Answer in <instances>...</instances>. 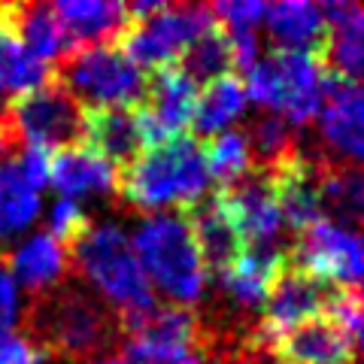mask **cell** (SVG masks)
I'll list each match as a JSON object with an SVG mask.
<instances>
[{
  "label": "cell",
  "instance_id": "ba28073f",
  "mask_svg": "<svg viewBox=\"0 0 364 364\" xmlns=\"http://www.w3.org/2000/svg\"><path fill=\"white\" fill-rule=\"evenodd\" d=\"M210 6H164L155 16L131 21L119 40V49L140 67L143 73L176 64L186 46L213 25Z\"/></svg>",
  "mask_w": 364,
  "mask_h": 364
},
{
  "label": "cell",
  "instance_id": "5b68a950",
  "mask_svg": "<svg viewBox=\"0 0 364 364\" xmlns=\"http://www.w3.org/2000/svg\"><path fill=\"white\" fill-rule=\"evenodd\" d=\"M52 79L82 109H136L146 95V73L119 46L70 49L52 67Z\"/></svg>",
  "mask_w": 364,
  "mask_h": 364
},
{
  "label": "cell",
  "instance_id": "7402d4cb",
  "mask_svg": "<svg viewBox=\"0 0 364 364\" xmlns=\"http://www.w3.org/2000/svg\"><path fill=\"white\" fill-rule=\"evenodd\" d=\"M4 9H6V21L16 33V40L46 67H55L73 49L58 16H55V6H49V4H4Z\"/></svg>",
  "mask_w": 364,
  "mask_h": 364
},
{
  "label": "cell",
  "instance_id": "9c48e42d",
  "mask_svg": "<svg viewBox=\"0 0 364 364\" xmlns=\"http://www.w3.org/2000/svg\"><path fill=\"white\" fill-rule=\"evenodd\" d=\"M289 261L301 270L313 273L316 279L331 282L340 289H358L361 286V237L355 231H346L334 222H316L306 231L294 234V243H289Z\"/></svg>",
  "mask_w": 364,
  "mask_h": 364
},
{
  "label": "cell",
  "instance_id": "7a4b0ae2",
  "mask_svg": "<svg viewBox=\"0 0 364 364\" xmlns=\"http://www.w3.org/2000/svg\"><path fill=\"white\" fill-rule=\"evenodd\" d=\"M210 186L203 143L191 134L149 146L128 170L116 176V195L134 210L173 207L182 213L207 198Z\"/></svg>",
  "mask_w": 364,
  "mask_h": 364
},
{
  "label": "cell",
  "instance_id": "9a60e30c",
  "mask_svg": "<svg viewBox=\"0 0 364 364\" xmlns=\"http://www.w3.org/2000/svg\"><path fill=\"white\" fill-rule=\"evenodd\" d=\"M82 146H88L95 155L104 158L116 173L128 170L136 158L149 149L140 107L136 109H85Z\"/></svg>",
  "mask_w": 364,
  "mask_h": 364
},
{
  "label": "cell",
  "instance_id": "e575fe53",
  "mask_svg": "<svg viewBox=\"0 0 364 364\" xmlns=\"http://www.w3.org/2000/svg\"><path fill=\"white\" fill-rule=\"evenodd\" d=\"M43 352L25 334H0V364H40Z\"/></svg>",
  "mask_w": 364,
  "mask_h": 364
},
{
  "label": "cell",
  "instance_id": "30bf717a",
  "mask_svg": "<svg viewBox=\"0 0 364 364\" xmlns=\"http://www.w3.org/2000/svg\"><path fill=\"white\" fill-rule=\"evenodd\" d=\"M318 131L325 143V161L358 167L364 146V109H361V85L352 79L325 73L322 82V107H318Z\"/></svg>",
  "mask_w": 364,
  "mask_h": 364
},
{
  "label": "cell",
  "instance_id": "4fadbf2b",
  "mask_svg": "<svg viewBox=\"0 0 364 364\" xmlns=\"http://www.w3.org/2000/svg\"><path fill=\"white\" fill-rule=\"evenodd\" d=\"M325 158L322 155H304L298 152L286 164L267 170L273 198L282 225L291 234L306 231L310 225L322 222V176H325Z\"/></svg>",
  "mask_w": 364,
  "mask_h": 364
},
{
  "label": "cell",
  "instance_id": "d4e9b609",
  "mask_svg": "<svg viewBox=\"0 0 364 364\" xmlns=\"http://www.w3.org/2000/svg\"><path fill=\"white\" fill-rule=\"evenodd\" d=\"M246 88L243 79L228 73L215 82H207L203 88H198V100H195V116H191V128L188 134L195 140H203V136H215L228 131V124H234L237 119L246 112Z\"/></svg>",
  "mask_w": 364,
  "mask_h": 364
},
{
  "label": "cell",
  "instance_id": "e0dca14e",
  "mask_svg": "<svg viewBox=\"0 0 364 364\" xmlns=\"http://www.w3.org/2000/svg\"><path fill=\"white\" fill-rule=\"evenodd\" d=\"M273 64L282 85V109L279 116L291 128H304L318 116L322 107V82H325V64L316 52H289L273 49Z\"/></svg>",
  "mask_w": 364,
  "mask_h": 364
},
{
  "label": "cell",
  "instance_id": "277c9868",
  "mask_svg": "<svg viewBox=\"0 0 364 364\" xmlns=\"http://www.w3.org/2000/svg\"><path fill=\"white\" fill-rule=\"evenodd\" d=\"M134 255L149 279V286L161 289L170 304L191 306L207 291V270H203L195 237L182 213H155L131 237Z\"/></svg>",
  "mask_w": 364,
  "mask_h": 364
},
{
  "label": "cell",
  "instance_id": "5bb4252c",
  "mask_svg": "<svg viewBox=\"0 0 364 364\" xmlns=\"http://www.w3.org/2000/svg\"><path fill=\"white\" fill-rule=\"evenodd\" d=\"M182 215H186L188 231L195 237V246L200 252L207 277H215V279L225 277L243 258L246 240L234 222L231 210H228V203L222 200V195L219 191H210L195 207L182 210Z\"/></svg>",
  "mask_w": 364,
  "mask_h": 364
},
{
  "label": "cell",
  "instance_id": "836d02e7",
  "mask_svg": "<svg viewBox=\"0 0 364 364\" xmlns=\"http://www.w3.org/2000/svg\"><path fill=\"white\" fill-rule=\"evenodd\" d=\"M210 13L228 33H237V31H255L264 21L267 6L258 4V0H228V4L210 6Z\"/></svg>",
  "mask_w": 364,
  "mask_h": 364
},
{
  "label": "cell",
  "instance_id": "f1b7e54d",
  "mask_svg": "<svg viewBox=\"0 0 364 364\" xmlns=\"http://www.w3.org/2000/svg\"><path fill=\"white\" fill-rule=\"evenodd\" d=\"M40 191L21 173L18 161L0 164V240H9L37 222Z\"/></svg>",
  "mask_w": 364,
  "mask_h": 364
},
{
  "label": "cell",
  "instance_id": "83f0119b",
  "mask_svg": "<svg viewBox=\"0 0 364 364\" xmlns=\"http://www.w3.org/2000/svg\"><path fill=\"white\" fill-rule=\"evenodd\" d=\"M364 215V182L358 167H343V164H325L322 176V219L346 228V231L358 234Z\"/></svg>",
  "mask_w": 364,
  "mask_h": 364
},
{
  "label": "cell",
  "instance_id": "ffe728a7",
  "mask_svg": "<svg viewBox=\"0 0 364 364\" xmlns=\"http://www.w3.org/2000/svg\"><path fill=\"white\" fill-rule=\"evenodd\" d=\"M4 267L16 286H25L31 291V298L52 291L64 279H70V255L49 234H33L21 240L13 252H6Z\"/></svg>",
  "mask_w": 364,
  "mask_h": 364
},
{
  "label": "cell",
  "instance_id": "8d00e7d4",
  "mask_svg": "<svg viewBox=\"0 0 364 364\" xmlns=\"http://www.w3.org/2000/svg\"><path fill=\"white\" fill-rule=\"evenodd\" d=\"M95 364H124V361L116 358V355H109V358H100V361H95Z\"/></svg>",
  "mask_w": 364,
  "mask_h": 364
},
{
  "label": "cell",
  "instance_id": "4316f807",
  "mask_svg": "<svg viewBox=\"0 0 364 364\" xmlns=\"http://www.w3.org/2000/svg\"><path fill=\"white\" fill-rule=\"evenodd\" d=\"M176 67L198 88L234 73V55H231V37H228V31L219 21H213L200 37H195L186 46V52L179 55Z\"/></svg>",
  "mask_w": 364,
  "mask_h": 364
},
{
  "label": "cell",
  "instance_id": "484cf974",
  "mask_svg": "<svg viewBox=\"0 0 364 364\" xmlns=\"http://www.w3.org/2000/svg\"><path fill=\"white\" fill-rule=\"evenodd\" d=\"M52 82V67H46L16 40L6 21V9L0 4V100H13L25 91Z\"/></svg>",
  "mask_w": 364,
  "mask_h": 364
},
{
  "label": "cell",
  "instance_id": "3957f363",
  "mask_svg": "<svg viewBox=\"0 0 364 364\" xmlns=\"http://www.w3.org/2000/svg\"><path fill=\"white\" fill-rule=\"evenodd\" d=\"M67 255L70 267L97 289L95 294L112 306L119 318L155 306L152 286L134 255L131 237L119 225H91V231Z\"/></svg>",
  "mask_w": 364,
  "mask_h": 364
},
{
  "label": "cell",
  "instance_id": "6da1fadb",
  "mask_svg": "<svg viewBox=\"0 0 364 364\" xmlns=\"http://www.w3.org/2000/svg\"><path fill=\"white\" fill-rule=\"evenodd\" d=\"M25 337L43 352V358L73 364H95L109 358L122 343L119 316L82 282L64 279L52 291L31 298L25 313Z\"/></svg>",
  "mask_w": 364,
  "mask_h": 364
},
{
  "label": "cell",
  "instance_id": "7c38bea8",
  "mask_svg": "<svg viewBox=\"0 0 364 364\" xmlns=\"http://www.w3.org/2000/svg\"><path fill=\"white\" fill-rule=\"evenodd\" d=\"M231 210L237 228H240L246 249H273V252H289L282 237V219L277 210L270 179L264 170H249L243 179L231 182L225 188H215Z\"/></svg>",
  "mask_w": 364,
  "mask_h": 364
},
{
  "label": "cell",
  "instance_id": "d590c367",
  "mask_svg": "<svg viewBox=\"0 0 364 364\" xmlns=\"http://www.w3.org/2000/svg\"><path fill=\"white\" fill-rule=\"evenodd\" d=\"M18 322V289L6 267L0 264V334H13Z\"/></svg>",
  "mask_w": 364,
  "mask_h": 364
},
{
  "label": "cell",
  "instance_id": "f546056e",
  "mask_svg": "<svg viewBox=\"0 0 364 364\" xmlns=\"http://www.w3.org/2000/svg\"><path fill=\"white\" fill-rule=\"evenodd\" d=\"M243 134L249 140V152H252V170H264L267 173V170L286 164L289 158H294L301 152L294 128L279 116V112L261 109Z\"/></svg>",
  "mask_w": 364,
  "mask_h": 364
},
{
  "label": "cell",
  "instance_id": "d6986e66",
  "mask_svg": "<svg viewBox=\"0 0 364 364\" xmlns=\"http://www.w3.org/2000/svg\"><path fill=\"white\" fill-rule=\"evenodd\" d=\"M55 16L73 49L119 46L124 31L131 28L128 6L107 4V0H64V4H55Z\"/></svg>",
  "mask_w": 364,
  "mask_h": 364
},
{
  "label": "cell",
  "instance_id": "ac0fdd59",
  "mask_svg": "<svg viewBox=\"0 0 364 364\" xmlns=\"http://www.w3.org/2000/svg\"><path fill=\"white\" fill-rule=\"evenodd\" d=\"M318 9L328 28L322 46L325 73L358 82L364 61V9L352 0H331V4H318Z\"/></svg>",
  "mask_w": 364,
  "mask_h": 364
},
{
  "label": "cell",
  "instance_id": "52a82bcc",
  "mask_svg": "<svg viewBox=\"0 0 364 364\" xmlns=\"http://www.w3.org/2000/svg\"><path fill=\"white\" fill-rule=\"evenodd\" d=\"M334 289L337 286H331V282L316 279L313 273L291 264L286 255L277 279H273L267 289L264 304H261V310H258L261 316L252 325V334H249V349L264 355L277 337L294 331L298 325L310 322L316 316H322Z\"/></svg>",
  "mask_w": 364,
  "mask_h": 364
},
{
  "label": "cell",
  "instance_id": "44dd1931",
  "mask_svg": "<svg viewBox=\"0 0 364 364\" xmlns=\"http://www.w3.org/2000/svg\"><path fill=\"white\" fill-rule=\"evenodd\" d=\"M116 170L82 143L49 155V182L67 200L88 195H116Z\"/></svg>",
  "mask_w": 364,
  "mask_h": 364
},
{
  "label": "cell",
  "instance_id": "4dcf8cb0",
  "mask_svg": "<svg viewBox=\"0 0 364 364\" xmlns=\"http://www.w3.org/2000/svg\"><path fill=\"white\" fill-rule=\"evenodd\" d=\"M203 164H207L210 182L215 188H225L231 182L243 179L252 170V152L243 131H222L203 143Z\"/></svg>",
  "mask_w": 364,
  "mask_h": 364
},
{
  "label": "cell",
  "instance_id": "cb8c5ba5",
  "mask_svg": "<svg viewBox=\"0 0 364 364\" xmlns=\"http://www.w3.org/2000/svg\"><path fill=\"white\" fill-rule=\"evenodd\" d=\"M286 255L289 252H273V249H246L243 258L225 277H219L225 294L234 301L237 310H261L270 282L277 279Z\"/></svg>",
  "mask_w": 364,
  "mask_h": 364
},
{
  "label": "cell",
  "instance_id": "d6a6232c",
  "mask_svg": "<svg viewBox=\"0 0 364 364\" xmlns=\"http://www.w3.org/2000/svg\"><path fill=\"white\" fill-rule=\"evenodd\" d=\"M91 231V219L85 215V210L79 207L76 200H67V198H61L58 203L52 207V215H49V234L52 240H58L67 252L82 240V237Z\"/></svg>",
  "mask_w": 364,
  "mask_h": 364
},
{
  "label": "cell",
  "instance_id": "1f68e13d",
  "mask_svg": "<svg viewBox=\"0 0 364 364\" xmlns=\"http://www.w3.org/2000/svg\"><path fill=\"white\" fill-rule=\"evenodd\" d=\"M124 364H213L210 337L198 346H161L143 340H124Z\"/></svg>",
  "mask_w": 364,
  "mask_h": 364
},
{
  "label": "cell",
  "instance_id": "2e32d148",
  "mask_svg": "<svg viewBox=\"0 0 364 364\" xmlns=\"http://www.w3.org/2000/svg\"><path fill=\"white\" fill-rule=\"evenodd\" d=\"M267 355L277 364H355L358 343L340 331L331 318L316 316L273 340Z\"/></svg>",
  "mask_w": 364,
  "mask_h": 364
},
{
  "label": "cell",
  "instance_id": "603a6c76",
  "mask_svg": "<svg viewBox=\"0 0 364 364\" xmlns=\"http://www.w3.org/2000/svg\"><path fill=\"white\" fill-rule=\"evenodd\" d=\"M267 31L273 37V49H289V52H316L322 55L325 46V18L316 4L304 0H286V4H273L264 13Z\"/></svg>",
  "mask_w": 364,
  "mask_h": 364
},
{
  "label": "cell",
  "instance_id": "8992f818",
  "mask_svg": "<svg viewBox=\"0 0 364 364\" xmlns=\"http://www.w3.org/2000/svg\"><path fill=\"white\" fill-rule=\"evenodd\" d=\"M6 122L21 149L58 152L82 143L85 109L76 104L70 91L52 79V82L9 100Z\"/></svg>",
  "mask_w": 364,
  "mask_h": 364
},
{
  "label": "cell",
  "instance_id": "8fae6325",
  "mask_svg": "<svg viewBox=\"0 0 364 364\" xmlns=\"http://www.w3.org/2000/svg\"><path fill=\"white\" fill-rule=\"evenodd\" d=\"M198 85L176 64L146 73V95L140 104V119L149 146L188 134L195 116Z\"/></svg>",
  "mask_w": 364,
  "mask_h": 364
}]
</instances>
